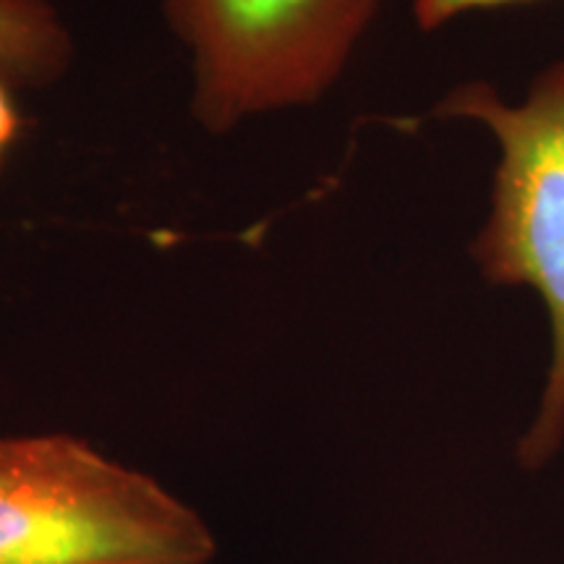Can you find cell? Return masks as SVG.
I'll list each match as a JSON object with an SVG mask.
<instances>
[{"label":"cell","mask_w":564,"mask_h":564,"mask_svg":"<svg viewBox=\"0 0 564 564\" xmlns=\"http://www.w3.org/2000/svg\"><path fill=\"white\" fill-rule=\"evenodd\" d=\"M217 539L158 478L70 434L0 436V564H212Z\"/></svg>","instance_id":"6da1fadb"},{"label":"cell","mask_w":564,"mask_h":564,"mask_svg":"<svg viewBox=\"0 0 564 564\" xmlns=\"http://www.w3.org/2000/svg\"><path fill=\"white\" fill-rule=\"evenodd\" d=\"M436 116L481 123L497 141L491 209L470 243L486 282L528 288L552 327V361L531 426L520 436V468L541 470L564 444V58L535 76L525 100L505 102L486 82H465Z\"/></svg>","instance_id":"7a4b0ae2"},{"label":"cell","mask_w":564,"mask_h":564,"mask_svg":"<svg viewBox=\"0 0 564 564\" xmlns=\"http://www.w3.org/2000/svg\"><path fill=\"white\" fill-rule=\"evenodd\" d=\"M377 9L379 0H165L192 51L194 112L217 133L319 100Z\"/></svg>","instance_id":"3957f363"},{"label":"cell","mask_w":564,"mask_h":564,"mask_svg":"<svg viewBox=\"0 0 564 564\" xmlns=\"http://www.w3.org/2000/svg\"><path fill=\"white\" fill-rule=\"evenodd\" d=\"M74 42L51 0H0V79L45 87L66 74Z\"/></svg>","instance_id":"277c9868"},{"label":"cell","mask_w":564,"mask_h":564,"mask_svg":"<svg viewBox=\"0 0 564 564\" xmlns=\"http://www.w3.org/2000/svg\"><path fill=\"white\" fill-rule=\"evenodd\" d=\"M518 3H533V0H411V11L415 24H419L423 32H434L470 11L505 9V6Z\"/></svg>","instance_id":"5b68a950"},{"label":"cell","mask_w":564,"mask_h":564,"mask_svg":"<svg viewBox=\"0 0 564 564\" xmlns=\"http://www.w3.org/2000/svg\"><path fill=\"white\" fill-rule=\"evenodd\" d=\"M19 123V110L9 95V84L0 79V165H3L9 147L17 141Z\"/></svg>","instance_id":"8992f818"}]
</instances>
